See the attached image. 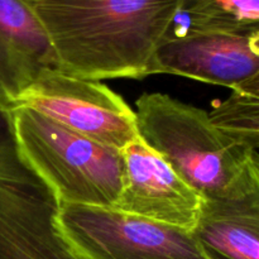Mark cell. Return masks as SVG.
Segmentation results:
<instances>
[{
  "label": "cell",
  "instance_id": "30bf717a",
  "mask_svg": "<svg viewBox=\"0 0 259 259\" xmlns=\"http://www.w3.org/2000/svg\"><path fill=\"white\" fill-rule=\"evenodd\" d=\"M55 57L42 25L24 0H0V106L13 109Z\"/></svg>",
  "mask_w": 259,
  "mask_h": 259
},
{
  "label": "cell",
  "instance_id": "4fadbf2b",
  "mask_svg": "<svg viewBox=\"0 0 259 259\" xmlns=\"http://www.w3.org/2000/svg\"><path fill=\"white\" fill-rule=\"evenodd\" d=\"M233 90L240 91V93H244V94H249V95L258 96L259 98V76L252 78V80L249 81H245V82H243L242 85L237 86V88L233 89Z\"/></svg>",
  "mask_w": 259,
  "mask_h": 259
},
{
  "label": "cell",
  "instance_id": "9c48e42d",
  "mask_svg": "<svg viewBox=\"0 0 259 259\" xmlns=\"http://www.w3.org/2000/svg\"><path fill=\"white\" fill-rule=\"evenodd\" d=\"M194 234L210 259H259V180L252 164L232 191L205 200Z\"/></svg>",
  "mask_w": 259,
  "mask_h": 259
},
{
  "label": "cell",
  "instance_id": "7c38bea8",
  "mask_svg": "<svg viewBox=\"0 0 259 259\" xmlns=\"http://www.w3.org/2000/svg\"><path fill=\"white\" fill-rule=\"evenodd\" d=\"M212 124L225 136L252 151L259 149V98L232 90L210 111Z\"/></svg>",
  "mask_w": 259,
  "mask_h": 259
},
{
  "label": "cell",
  "instance_id": "3957f363",
  "mask_svg": "<svg viewBox=\"0 0 259 259\" xmlns=\"http://www.w3.org/2000/svg\"><path fill=\"white\" fill-rule=\"evenodd\" d=\"M15 146L60 204L115 207L123 190L121 152L29 108L10 109Z\"/></svg>",
  "mask_w": 259,
  "mask_h": 259
},
{
  "label": "cell",
  "instance_id": "ba28073f",
  "mask_svg": "<svg viewBox=\"0 0 259 259\" xmlns=\"http://www.w3.org/2000/svg\"><path fill=\"white\" fill-rule=\"evenodd\" d=\"M120 152L123 190L114 209L194 232L204 197L141 138Z\"/></svg>",
  "mask_w": 259,
  "mask_h": 259
},
{
  "label": "cell",
  "instance_id": "52a82bcc",
  "mask_svg": "<svg viewBox=\"0 0 259 259\" xmlns=\"http://www.w3.org/2000/svg\"><path fill=\"white\" fill-rule=\"evenodd\" d=\"M156 73L233 90L259 76V27L237 30L174 27L156 53L151 75Z\"/></svg>",
  "mask_w": 259,
  "mask_h": 259
},
{
  "label": "cell",
  "instance_id": "277c9868",
  "mask_svg": "<svg viewBox=\"0 0 259 259\" xmlns=\"http://www.w3.org/2000/svg\"><path fill=\"white\" fill-rule=\"evenodd\" d=\"M57 197L15 146L0 116V259H81L57 225Z\"/></svg>",
  "mask_w": 259,
  "mask_h": 259
},
{
  "label": "cell",
  "instance_id": "8fae6325",
  "mask_svg": "<svg viewBox=\"0 0 259 259\" xmlns=\"http://www.w3.org/2000/svg\"><path fill=\"white\" fill-rule=\"evenodd\" d=\"M179 19L192 30L258 28L259 0H184Z\"/></svg>",
  "mask_w": 259,
  "mask_h": 259
},
{
  "label": "cell",
  "instance_id": "5b68a950",
  "mask_svg": "<svg viewBox=\"0 0 259 259\" xmlns=\"http://www.w3.org/2000/svg\"><path fill=\"white\" fill-rule=\"evenodd\" d=\"M57 225L81 259H210L194 232L114 207L60 204Z\"/></svg>",
  "mask_w": 259,
  "mask_h": 259
},
{
  "label": "cell",
  "instance_id": "8992f818",
  "mask_svg": "<svg viewBox=\"0 0 259 259\" xmlns=\"http://www.w3.org/2000/svg\"><path fill=\"white\" fill-rule=\"evenodd\" d=\"M29 108L86 138L121 151L139 138L134 110L100 81L45 68L14 108Z\"/></svg>",
  "mask_w": 259,
  "mask_h": 259
},
{
  "label": "cell",
  "instance_id": "6da1fadb",
  "mask_svg": "<svg viewBox=\"0 0 259 259\" xmlns=\"http://www.w3.org/2000/svg\"><path fill=\"white\" fill-rule=\"evenodd\" d=\"M42 25L55 67L85 80L151 75L184 0H24Z\"/></svg>",
  "mask_w": 259,
  "mask_h": 259
},
{
  "label": "cell",
  "instance_id": "5bb4252c",
  "mask_svg": "<svg viewBox=\"0 0 259 259\" xmlns=\"http://www.w3.org/2000/svg\"><path fill=\"white\" fill-rule=\"evenodd\" d=\"M249 161H250V164H252L253 171L255 172V175H257V177L259 180V152L258 151L250 152Z\"/></svg>",
  "mask_w": 259,
  "mask_h": 259
},
{
  "label": "cell",
  "instance_id": "7a4b0ae2",
  "mask_svg": "<svg viewBox=\"0 0 259 259\" xmlns=\"http://www.w3.org/2000/svg\"><path fill=\"white\" fill-rule=\"evenodd\" d=\"M134 113L139 138L204 200L227 195L249 171L252 149L219 131L204 109L144 93Z\"/></svg>",
  "mask_w": 259,
  "mask_h": 259
}]
</instances>
